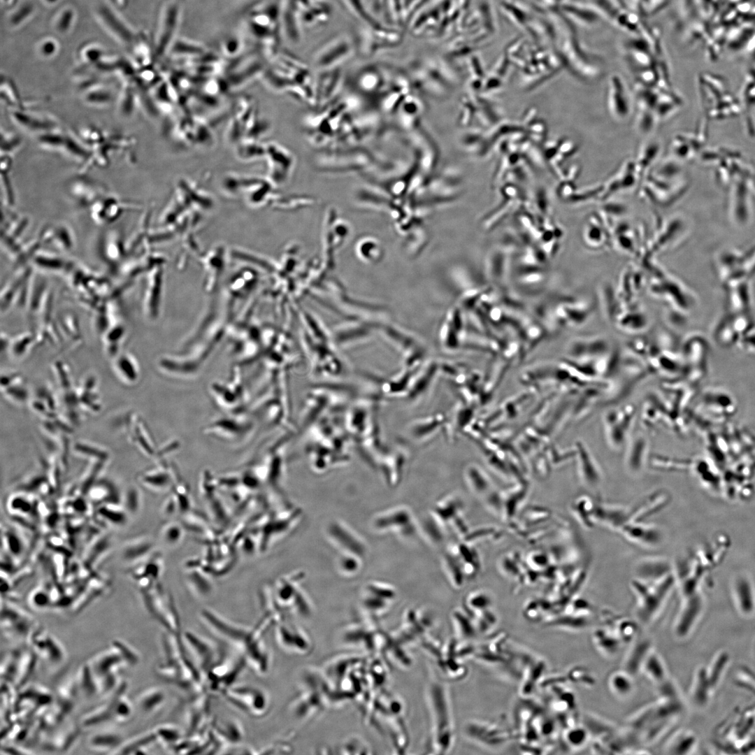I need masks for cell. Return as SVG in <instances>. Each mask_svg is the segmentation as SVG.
<instances>
[{
  "label": "cell",
  "mask_w": 755,
  "mask_h": 755,
  "mask_svg": "<svg viewBox=\"0 0 755 755\" xmlns=\"http://www.w3.org/2000/svg\"><path fill=\"white\" fill-rule=\"evenodd\" d=\"M154 732L156 740L161 745H173L182 738L181 733L177 727L170 725H161L157 727Z\"/></svg>",
  "instance_id": "42"
},
{
  "label": "cell",
  "mask_w": 755,
  "mask_h": 755,
  "mask_svg": "<svg viewBox=\"0 0 755 755\" xmlns=\"http://www.w3.org/2000/svg\"><path fill=\"white\" fill-rule=\"evenodd\" d=\"M704 410L711 419L722 421L734 415L736 406L733 398L726 391L710 389L703 396Z\"/></svg>",
  "instance_id": "7"
},
{
  "label": "cell",
  "mask_w": 755,
  "mask_h": 755,
  "mask_svg": "<svg viewBox=\"0 0 755 755\" xmlns=\"http://www.w3.org/2000/svg\"><path fill=\"white\" fill-rule=\"evenodd\" d=\"M694 742V737L690 733L678 735L673 740V744L669 745L670 753L683 754V750L684 753L688 752L691 747H693Z\"/></svg>",
  "instance_id": "43"
},
{
  "label": "cell",
  "mask_w": 755,
  "mask_h": 755,
  "mask_svg": "<svg viewBox=\"0 0 755 755\" xmlns=\"http://www.w3.org/2000/svg\"><path fill=\"white\" fill-rule=\"evenodd\" d=\"M113 361L116 375L124 384L132 385L138 380L139 366L131 354L121 352Z\"/></svg>",
  "instance_id": "18"
},
{
  "label": "cell",
  "mask_w": 755,
  "mask_h": 755,
  "mask_svg": "<svg viewBox=\"0 0 755 755\" xmlns=\"http://www.w3.org/2000/svg\"><path fill=\"white\" fill-rule=\"evenodd\" d=\"M39 236L43 244L51 243L62 250H70L74 246L73 231L64 224L45 227L41 231Z\"/></svg>",
  "instance_id": "16"
},
{
  "label": "cell",
  "mask_w": 755,
  "mask_h": 755,
  "mask_svg": "<svg viewBox=\"0 0 755 755\" xmlns=\"http://www.w3.org/2000/svg\"><path fill=\"white\" fill-rule=\"evenodd\" d=\"M73 452L85 458L90 459L94 461L106 462L110 456L108 450L93 442L78 440L72 445Z\"/></svg>",
  "instance_id": "28"
},
{
  "label": "cell",
  "mask_w": 755,
  "mask_h": 755,
  "mask_svg": "<svg viewBox=\"0 0 755 755\" xmlns=\"http://www.w3.org/2000/svg\"><path fill=\"white\" fill-rule=\"evenodd\" d=\"M121 736L113 731H102L93 734L88 739L89 747L98 752L115 750L121 744Z\"/></svg>",
  "instance_id": "29"
},
{
  "label": "cell",
  "mask_w": 755,
  "mask_h": 755,
  "mask_svg": "<svg viewBox=\"0 0 755 755\" xmlns=\"http://www.w3.org/2000/svg\"><path fill=\"white\" fill-rule=\"evenodd\" d=\"M707 677L706 670H698L693 683L691 696L697 705L705 703L712 689L708 680L705 682Z\"/></svg>",
  "instance_id": "37"
},
{
  "label": "cell",
  "mask_w": 755,
  "mask_h": 755,
  "mask_svg": "<svg viewBox=\"0 0 755 755\" xmlns=\"http://www.w3.org/2000/svg\"><path fill=\"white\" fill-rule=\"evenodd\" d=\"M129 203L113 195L105 194L91 206V216L98 224H109L128 210Z\"/></svg>",
  "instance_id": "8"
},
{
  "label": "cell",
  "mask_w": 755,
  "mask_h": 755,
  "mask_svg": "<svg viewBox=\"0 0 755 755\" xmlns=\"http://www.w3.org/2000/svg\"><path fill=\"white\" fill-rule=\"evenodd\" d=\"M124 431L130 442L143 451L150 452L152 445L146 432V429L138 416L134 413H128L124 420Z\"/></svg>",
  "instance_id": "19"
},
{
  "label": "cell",
  "mask_w": 755,
  "mask_h": 755,
  "mask_svg": "<svg viewBox=\"0 0 755 755\" xmlns=\"http://www.w3.org/2000/svg\"><path fill=\"white\" fill-rule=\"evenodd\" d=\"M182 639L204 676L224 658L218 646L204 637L186 631L182 635Z\"/></svg>",
  "instance_id": "3"
},
{
  "label": "cell",
  "mask_w": 755,
  "mask_h": 755,
  "mask_svg": "<svg viewBox=\"0 0 755 755\" xmlns=\"http://www.w3.org/2000/svg\"><path fill=\"white\" fill-rule=\"evenodd\" d=\"M76 677L75 681L78 693L86 698L100 694L97 677L89 661L81 665Z\"/></svg>",
  "instance_id": "22"
},
{
  "label": "cell",
  "mask_w": 755,
  "mask_h": 755,
  "mask_svg": "<svg viewBox=\"0 0 755 755\" xmlns=\"http://www.w3.org/2000/svg\"><path fill=\"white\" fill-rule=\"evenodd\" d=\"M664 560L660 559H645L637 566L636 573L645 582H654L668 575L667 566Z\"/></svg>",
  "instance_id": "25"
},
{
  "label": "cell",
  "mask_w": 755,
  "mask_h": 755,
  "mask_svg": "<svg viewBox=\"0 0 755 755\" xmlns=\"http://www.w3.org/2000/svg\"><path fill=\"white\" fill-rule=\"evenodd\" d=\"M52 371L61 393L76 387L71 370L66 363L61 360L55 361L52 365Z\"/></svg>",
  "instance_id": "39"
},
{
  "label": "cell",
  "mask_w": 755,
  "mask_h": 755,
  "mask_svg": "<svg viewBox=\"0 0 755 755\" xmlns=\"http://www.w3.org/2000/svg\"><path fill=\"white\" fill-rule=\"evenodd\" d=\"M31 275V268L24 266L6 282L1 293V312H6L15 303L20 292Z\"/></svg>",
  "instance_id": "14"
},
{
  "label": "cell",
  "mask_w": 755,
  "mask_h": 755,
  "mask_svg": "<svg viewBox=\"0 0 755 755\" xmlns=\"http://www.w3.org/2000/svg\"><path fill=\"white\" fill-rule=\"evenodd\" d=\"M716 342L723 347H729L738 341V336L731 325L728 316L724 318L714 331Z\"/></svg>",
  "instance_id": "38"
},
{
  "label": "cell",
  "mask_w": 755,
  "mask_h": 755,
  "mask_svg": "<svg viewBox=\"0 0 755 755\" xmlns=\"http://www.w3.org/2000/svg\"><path fill=\"white\" fill-rule=\"evenodd\" d=\"M33 651L52 664L59 665L66 659V651L61 642L42 629H35L29 638Z\"/></svg>",
  "instance_id": "5"
},
{
  "label": "cell",
  "mask_w": 755,
  "mask_h": 755,
  "mask_svg": "<svg viewBox=\"0 0 755 755\" xmlns=\"http://www.w3.org/2000/svg\"><path fill=\"white\" fill-rule=\"evenodd\" d=\"M624 534L632 541L646 546H653L659 543L660 534L652 527L647 526L633 525L623 529Z\"/></svg>",
  "instance_id": "30"
},
{
  "label": "cell",
  "mask_w": 755,
  "mask_h": 755,
  "mask_svg": "<svg viewBox=\"0 0 755 755\" xmlns=\"http://www.w3.org/2000/svg\"><path fill=\"white\" fill-rule=\"evenodd\" d=\"M633 676L625 670L613 673L609 677L608 686L617 697L624 698L630 696L634 690Z\"/></svg>",
  "instance_id": "27"
},
{
  "label": "cell",
  "mask_w": 755,
  "mask_h": 755,
  "mask_svg": "<svg viewBox=\"0 0 755 755\" xmlns=\"http://www.w3.org/2000/svg\"><path fill=\"white\" fill-rule=\"evenodd\" d=\"M353 41L347 36H338L327 42L315 57L318 65H327L347 57L353 50Z\"/></svg>",
  "instance_id": "11"
},
{
  "label": "cell",
  "mask_w": 755,
  "mask_h": 755,
  "mask_svg": "<svg viewBox=\"0 0 755 755\" xmlns=\"http://www.w3.org/2000/svg\"><path fill=\"white\" fill-rule=\"evenodd\" d=\"M215 733L224 742L237 743L242 740L243 731L239 723L234 720L226 721L216 729Z\"/></svg>",
  "instance_id": "40"
},
{
  "label": "cell",
  "mask_w": 755,
  "mask_h": 755,
  "mask_svg": "<svg viewBox=\"0 0 755 755\" xmlns=\"http://www.w3.org/2000/svg\"><path fill=\"white\" fill-rule=\"evenodd\" d=\"M112 645L117 649L129 666L135 665L139 661L140 658L137 652L124 641L114 640Z\"/></svg>",
  "instance_id": "44"
},
{
  "label": "cell",
  "mask_w": 755,
  "mask_h": 755,
  "mask_svg": "<svg viewBox=\"0 0 755 755\" xmlns=\"http://www.w3.org/2000/svg\"><path fill=\"white\" fill-rule=\"evenodd\" d=\"M727 305L731 313L749 312L751 287L748 276L733 278L726 282Z\"/></svg>",
  "instance_id": "6"
},
{
  "label": "cell",
  "mask_w": 755,
  "mask_h": 755,
  "mask_svg": "<svg viewBox=\"0 0 755 755\" xmlns=\"http://www.w3.org/2000/svg\"><path fill=\"white\" fill-rule=\"evenodd\" d=\"M31 409L43 419H51L59 415V399L48 387H41L29 402Z\"/></svg>",
  "instance_id": "12"
},
{
  "label": "cell",
  "mask_w": 755,
  "mask_h": 755,
  "mask_svg": "<svg viewBox=\"0 0 755 755\" xmlns=\"http://www.w3.org/2000/svg\"><path fill=\"white\" fill-rule=\"evenodd\" d=\"M76 394L80 410L85 414H97L103 408L100 394L97 391V379L94 375H87L76 387Z\"/></svg>",
  "instance_id": "9"
},
{
  "label": "cell",
  "mask_w": 755,
  "mask_h": 755,
  "mask_svg": "<svg viewBox=\"0 0 755 755\" xmlns=\"http://www.w3.org/2000/svg\"><path fill=\"white\" fill-rule=\"evenodd\" d=\"M668 0H626V4L635 13L652 15L661 10Z\"/></svg>",
  "instance_id": "41"
},
{
  "label": "cell",
  "mask_w": 755,
  "mask_h": 755,
  "mask_svg": "<svg viewBox=\"0 0 755 755\" xmlns=\"http://www.w3.org/2000/svg\"><path fill=\"white\" fill-rule=\"evenodd\" d=\"M166 695L159 687H151L141 692L136 699V705L141 712L146 714L155 713L162 707Z\"/></svg>",
  "instance_id": "24"
},
{
  "label": "cell",
  "mask_w": 755,
  "mask_h": 755,
  "mask_svg": "<svg viewBox=\"0 0 755 755\" xmlns=\"http://www.w3.org/2000/svg\"><path fill=\"white\" fill-rule=\"evenodd\" d=\"M597 6H599L601 11L605 14L617 27L626 31L631 34L638 35L645 29L641 23L639 15L627 10L614 0H597Z\"/></svg>",
  "instance_id": "4"
},
{
  "label": "cell",
  "mask_w": 755,
  "mask_h": 755,
  "mask_svg": "<svg viewBox=\"0 0 755 755\" xmlns=\"http://www.w3.org/2000/svg\"><path fill=\"white\" fill-rule=\"evenodd\" d=\"M103 251L106 259L112 264L120 261L127 254L126 245L115 232L110 233L106 238Z\"/></svg>",
  "instance_id": "34"
},
{
  "label": "cell",
  "mask_w": 755,
  "mask_h": 755,
  "mask_svg": "<svg viewBox=\"0 0 755 755\" xmlns=\"http://www.w3.org/2000/svg\"><path fill=\"white\" fill-rule=\"evenodd\" d=\"M31 261L37 268L50 272H64L66 273L73 264L70 261L62 258L56 254L49 252L38 251Z\"/></svg>",
  "instance_id": "21"
},
{
  "label": "cell",
  "mask_w": 755,
  "mask_h": 755,
  "mask_svg": "<svg viewBox=\"0 0 755 755\" xmlns=\"http://www.w3.org/2000/svg\"><path fill=\"white\" fill-rule=\"evenodd\" d=\"M737 345L740 349L746 352H755L754 326L739 339Z\"/></svg>",
  "instance_id": "46"
},
{
  "label": "cell",
  "mask_w": 755,
  "mask_h": 755,
  "mask_svg": "<svg viewBox=\"0 0 755 755\" xmlns=\"http://www.w3.org/2000/svg\"><path fill=\"white\" fill-rule=\"evenodd\" d=\"M200 617L214 635L240 651L254 672L259 675L267 673L270 654L262 638L264 631L257 626L252 628L237 624L209 609H203Z\"/></svg>",
  "instance_id": "1"
},
{
  "label": "cell",
  "mask_w": 755,
  "mask_h": 755,
  "mask_svg": "<svg viewBox=\"0 0 755 755\" xmlns=\"http://www.w3.org/2000/svg\"><path fill=\"white\" fill-rule=\"evenodd\" d=\"M34 345H36L34 333L23 332L10 338L7 352L12 359L20 360Z\"/></svg>",
  "instance_id": "31"
},
{
  "label": "cell",
  "mask_w": 755,
  "mask_h": 755,
  "mask_svg": "<svg viewBox=\"0 0 755 755\" xmlns=\"http://www.w3.org/2000/svg\"><path fill=\"white\" fill-rule=\"evenodd\" d=\"M332 5L327 0H312L299 15L300 24L311 28L326 22L332 14Z\"/></svg>",
  "instance_id": "15"
},
{
  "label": "cell",
  "mask_w": 755,
  "mask_h": 755,
  "mask_svg": "<svg viewBox=\"0 0 755 755\" xmlns=\"http://www.w3.org/2000/svg\"><path fill=\"white\" fill-rule=\"evenodd\" d=\"M11 116L13 120L19 126L25 128L24 129L35 132L41 131V134L43 133V131L45 129H50V128L56 127V124L51 120H48V117H43L41 115L16 110L12 113Z\"/></svg>",
  "instance_id": "23"
},
{
  "label": "cell",
  "mask_w": 755,
  "mask_h": 755,
  "mask_svg": "<svg viewBox=\"0 0 755 755\" xmlns=\"http://www.w3.org/2000/svg\"><path fill=\"white\" fill-rule=\"evenodd\" d=\"M343 1L352 13L363 21L367 27L372 29L384 27L382 23L371 13L364 0H343Z\"/></svg>",
  "instance_id": "35"
},
{
  "label": "cell",
  "mask_w": 755,
  "mask_h": 755,
  "mask_svg": "<svg viewBox=\"0 0 755 755\" xmlns=\"http://www.w3.org/2000/svg\"><path fill=\"white\" fill-rule=\"evenodd\" d=\"M221 693L229 703L250 717H263L269 709L268 693L257 686L231 685Z\"/></svg>",
  "instance_id": "2"
},
{
  "label": "cell",
  "mask_w": 755,
  "mask_h": 755,
  "mask_svg": "<svg viewBox=\"0 0 755 755\" xmlns=\"http://www.w3.org/2000/svg\"><path fill=\"white\" fill-rule=\"evenodd\" d=\"M588 733L582 728L577 727L575 730L570 731L568 736L569 742L574 746H581L584 745L587 740Z\"/></svg>",
  "instance_id": "47"
},
{
  "label": "cell",
  "mask_w": 755,
  "mask_h": 755,
  "mask_svg": "<svg viewBox=\"0 0 755 755\" xmlns=\"http://www.w3.org/2000/svg\"><path fill=\"white\" fill-rule=\"evenodd\" d=\"M686 356L690 364L695 368L694 378H703L707 372V360L709 346L707 340L700 336H694L686 343Z\"/></svg>",
  "instance_id": "13"
},
{
  "label": "cell",
  "mask_w": 755,
  "mask_h": 755,
  "mask_svg": "<svg viewBox=\"0 0 755 755\" xmlns=\"http://www.w3.org/2000/svg\"><path fill=\"white\" fill-rule=\"evenodd\" d=\"M59 324L62 338L64 337L69 340L71 346L79 345L82 340V336L77 318L72 314H67L62 317Z\"/></svg>",
  "instance_id": "36"
},
{
  "label": "cell",
  "mask_w": 755,
  "mask_h": 755,
  "mask_svg": "<svg viewBox=\"0 0 755 755\" xmlns=\"http://www.w3.org/2000/svg\"><path fill=\"white\" fill-rule=\"evenodd\" d=\"M640 670L651 681L661 684L666 681L667 670L661 656L652 649L645 659Z\"/></svg>",
  "instance_id": "26"
},
{
  "label": "cell",
  "mask_w": 755,
  "mask_h": 755,
  "mask_svg": "<svg viewBox=\"0 0 755 755\" xmlns=\"http://www.w3.org/2000/svg\"><path fill=\"white\" fill-rule=\"evenodd\" d=\"M1 388L7 400L16 405L29 403L30 392L23 376L19 372L10 371L2 373Z\"/></svg>",
  "instance_id": "10"
},
{
  "label": "cell",
  "mask_w": 755,
  "mask_h": 755,
  "mask_svg": "<svg viewBox=\"0 0 755 755\" xmlns=\"http://www.w3.org/2000/svg\"><path fill=\"white\" fill-rule=\"evenodd\" d=\"M36 654L34 651L24 650L20 652L13 683L17 686L22 685L29 677L35 668Z\"/></svg>",
  "instance_id": "33"
},
{
  "label": "cell",
  "mask_w": 755,
  "mask_h": 755,
  "mask_svg": "<svg viewBox=\"0 0 755 755\" xmlns=\"http://www.w3.org/2000/svg\"><path fill=\"white\" fill-rule=\"evenodd\" d=\"M125 684L117 692L113 706L111 719L117 723L128 721L132 717L134 706L129 698L124 695Z\"/></svg>",
  "instance_id": "32"
},
{
  "label": "cell",
  "mask_w": 755,
  "mask_h": 755,
  "mask_svg": "<svg viewBox=\"0 0 755 755\" xmlns=\"http://www.w3.org/2000/svg\"><path fill=\"white\" fill-rule=\"evenodd\" d=\"M700 612V602L693 600L684 605L674 623V633L678 638L689 634L694 627Z\"/></svg>",
  "instance_id": "17"
},
{
  "label": "cell",
  "mask_w": 755,
  "mask_h": 755,
  "mask_svg": "<svg viewBox=\"0 0 755 755\" xmlns=\"http://www.w3.org/2000/svg\"><path fill=\"white\" fill-rule=\"evenodd\" d=\"M111 98V94L109 92L103 89H97L90 92H87L85 99L88 103L101 105L108 103Z\"/></svg>",
  "instance_id": "45"
},
{
  "label": "cell",
  "mask_w": 755,
  "mask_h": 755,
  "mask_svg": "<svg viewBox=\"0 0 755 755\" xmlns=\"http://www.w3.org/2000/svg\"><path fill=\"white\" fill-rule=\"evenodd\" d=\"M125 335L126 328L123 324L115 321L101 337L108 357L113 359L121 352Z\"/></svg>",
  "instance_id": "20"
}]
</instances>
